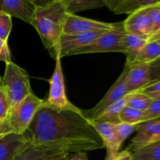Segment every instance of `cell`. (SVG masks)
Segmentation results:
<instances>
[{"instance_id":"37","label":"cell","mask_w":160,"mask_h":160,"mask_svg":"<svg viewBox=\"0 0 160 160\" xmlns=\"http://www.w3.org/2000/svg\"><path fill=\"white\" fill-rule=\"evenodd\" d=\"M0 87H2V78L0 76Z\"/></svg>"},{"instance_id":"25","label":"cell","mask_w":160,"mask_h":160,"mask_svg":"<svg viewBox=\"0 0 160 160\" xmlns=\"http://www.w3.org/2000/svg\"><path fill=\"white\" fill-rule=\"evenodd\" d=\"M12 30V17L3 12H0V38L7 41Z\"/></svg>"},{"instance_id":"23","label":"cell","mask_w":160,"mask_h":160,"mask_svg":"<svg viewBox=\"0 0 160 160\" xmlns=\"http://www.w3.org/2000/svg\"><path fill=\"white\" fill-rule=\"evenodd\" d=\"M143 114L144 112L142 111H139L127 106L120 113L119 120L122 123L138 125L142 123Z\"/></svg>"},{"instance_id":"15","label":"cell","mask_w":160,"mask_h":160,"mask_svg":"<svg viewBox=\"0 0 160 160\" xmlns=\"http://www.w3.org/2000/svg\"><path fill=\"white\" fill-rule=\"evenodd\" d=\"M103 3L114 13L131 15L145 8L159 4V0H103Z\"/></svg>"},{"instance_id":"1","label":"cell","mask_w":160,"mask_h":160,"mask_svg":"<svg viewBox=\"0 0 160 160\" xmlns=\"http://www.w3.org/2000/svg\"><path fill=\"white\" fill-rule=\"evenodd\" d=\"M24 135L31 143L67 154L105 148L101 136L83 110H59L45 101L36 112Z\"/></svg>"},{"instance_id":"35","label":"cell","mask_w":160,"mask_h":160,"mask_svg":"<svg viewBox=\"0 0 160 160\" xmlns=\"http://www.w3.org/2000/svg\"><path fill=\"white\" fill-rule=\"evenodd\" d=\"M148 42H156L160 45V34H153L148 39Z\"/></svg>"},{"instance_id":"14","label":"cell","mask_w":160,"mask_h":160,"mask_svg":"<svg viewBox=\"0 0 160 160\" xmlns=\"http://www.w3.org/2000/svg\"><path fill=\"white\" fill-rule=\"evenodd\" d=\"M146 9L147 8H145L138 12L131 14L123 22L125 32L149 39L152 35L153 31Z\"/></svg>"},{"instance_id":"7","label":"cell","mask_w":160,"mask_h":160,"mask_svg":"<svg viewBox=\"0 0 160 160\" xmlns=\"http://www.w3.org/2000/svg\"><path fill=\"white\" fill-rule=\"evenodd\" d=\"M123 22L116 23H106L92 19L84 18L67 12L64 21L62 34H74L82 33L110 31L123 28Z\"/></svg>"},{"instance_id":"29","label":"cell","mask_w":160,"mask_h":160,"mask_svg":"<svg viewBox=\"0 0 160 160\" xmlns=\"http://www.w3.org/2000/svg\"><path fill=\"white\" fill-rule=\"evenodd\" d=\"M10 108L6 92L2 87H0V123H6Z\"/></svg>"},{"instance_id":"10","label":"cell","mask_w":160,"mask_h":160,"mask_svg":"<svg viewBox=\"0 0 160 160\" xmlns=\"http://www.w3.org/2000/svg\"><path fill=\"white\" fill-rule=\"evenodd\" d=\"M97 132L101 136L106 148L107 154L105 160H113L118 156L119 150L122 144L119 141L117 133V124L118 122L91 121Z\"/></svg>"},{"instance_id":"39","label":"cell","mask_w":160,"mask_h":160,"mask_svg":"<svg viewBox=\"0 0 160 160\" xmlns=\"http://www.w3.org/2000/svg\"><path fill=\"white\" fill-rule=\"evenodd\" d=\"M159 5H160V1H159Z\"/></svg>"},{"instance_id":"12","label":"cell","mask_w":160,"mask_h":160,"mask_svg":"<svg viewBox=\"0 0 160 160\" xmlns=\"http://www.w3.org/2000/svg\"><path fill=\"white\" fill-rule=\"evenodd\" d=\"M107 31H97V32L82 33L74 34H62L59 39L58 45L57 56L62 59L67 56L71 52L80 48L88 45L99 36Z\"/></svg>"},{"instance_id":"36","label":"cell","mask_w":160,"mask_h":160,"mask_svg":"<svg viewBox=\"0 0 160 160\" xmlns=\"http://www.w3.org/2000/svg\"><path fill=\"white\" fill-rule=\"evenodd\" d=\"M67 155H68V154H63V155H62V156H59V157L56 158V159H54V160H66V159H67Z\"/></svg>"},{"instance_id":"33","label":"cell","mask_w":160,"mask_h":160,"mask_svg":"<svg viewBox=\"0 0 160 160\" xmlns=\"http://www.w3.org/2000/svg\"><path fill=\"white\" fill-rule=\"evenodd\" d=\"M66 160H88L86 152H78L68 154Z\"/></svg>"},{"instance_id":"5","label":"cell","mask_w":160,"mask_h":160,"mask_svg":"<svg viewBox=\"0 0 160 160\" xmlns=\"http://www.w3.org/2000/svg\"><path fill=\"white\" fill-rule=\"evenodd\" d=\"M55 59L56 66L52 76L49 81V93L45 102L51 107L59 110H79V108L72 104L67 98L61 65V58L59 56H56Z\"/></svg>"},{"instance_id":"20","label":"cell","mask_w":160,"mask_h":160,"mask_svg":"<svg viewBox=\"0 0 160 160\" xmlns=\"http://www.w3.org/2000/svg\"><path fill=\"white\" fill-rule=\"evenodd\" d=\"M160 57V45L156 42H148L139 52L136 57L134 64H150ZM131 65V66H132Z\"/></svg>"},{"instance_id":"21","label":"cell","mask_w":160,"mask_h":160,"mask_svg":"<svg viewBox=\"0 0 160 160\" xmlns=\"http://www.w3.org/2000/svg\"><path fill=\"white\" fill-rule=\"evenodd\" d=\"M68 13H73L86 9H97L104 6L103 0H63Z\"/></svg>"},{"instance_id":"34","label":"cell","mask_w":160,"mask_h":160,"mask_svg":"<svg viewBox=\"0 0 160 160\" xmlns=\"http://www.w3.org/2000/svg\"><path fill=\"white\" fill-rule=\"evenodd\" d=\"M113 160H132V153L128 150L121 152Z\"/></svg>"},{"instance_id":"3","label":"cell","mask_w":160,"mask_h":160,"mask_svg":"<svg viewBox=\"0 0 160 160\" xmlns=\"http://www.w3.org/2000/svg\"><path fill=\"white\" fill-rule=\"evenodd\" d=\"M2 88L11 108L33 93L28 73L12 62L6 63Z\"/></svg>"},{"instance_id":"30","label":"cell","mask_w":160,"mask_h":160,"mask_svg":"<svg viewBox=\"0 0 160 160\" xmlns=\"http://www.w3.org/2000/svg\"><path fill=\"white\" fill-rule=\"evenodd\" d=\"M148 70H149L150 83L160 80V57L152 63L148 64Z\"/></svg>"},{"instance_id":"28","label":"cell","mask_w":160,"mask_h":160,"mask_svg":"<svg viewBox=\"0 0 160 160\" xmlns=\"http://www.w3.org/2000/svg\"><path fill=\"white\" fill-rule=\"evenodd\" d=\"M160 118V99H152L149 107L144 112L142 122Z\"/></svg>"},{"instance_id":"11","label":"cell","mask_w":160,"mask_h":160,"mask_svg":"<svg viewBox=\"0 0 160 160\" xmlns=\"http://www.w3.org/2000/svg\"><path fill=\"white\" fill-rule=\"evenodd\" d=\"M24 134L7 133L0 135V160H15L31 144Z\"/></svg>"},{"instance_id":"6","label":"cell","mask_w":160,"mask_h":160,"mask_svg":"<svg viewBox=\"0 0 160 160\" xmlns=\"http://www.w3.org/2000/svg\"><path fill=\"white\" fill-rule=\"evenodd\" d=\"M125 31L123 28L107 31L95 39L88 45L80 48L69 53L67 56L78 54L96 52H123L124 53L122 40Z\"/></svg>"},{"instance_id":"17","label":"cell","mask_w":160,"mask_h":160,"mask_svg":"<svg viewBox=\"0 0 160 160\" xmlns=\"http://www.w3.org/2000/svg\"><path fill=\"white\" fill-rule=\"evenodd\" d=\"M63 154L67 153L31 143L17 156L15 160H54Z\"/></svg>"},{"instance_id":"16","label":"cell","mask_w":160,"mask_h":160,"mask_svg":"<svg viewBox=\"0 0 160 160\" xmlns=\"http://www.w3.org/2000/svg\"><path fill=\"white\" fill-rule=\"evenodd\" d=\"M150 83L148 64H134L127 77V88L128 93L138 92Z\"/></svg>"},{"instance_id":"38","label":"cell","mask_w":160,"mask_h":160,"mask_svg":"<svg viewBox=\"0 0 160 160\" xmlns=\"http://www.w3.org/2000/svg\"><path fill=\"white\" fill-rule=\"evenodd\" d=\"M154 34H160V28H159V30H158L157 31H156V33H154Z\"/></svg>"},{"instance_id":"24","label":"cell","mask_w":160,"mask_h":160,"mask_svg":"<svg viewBox=\"0 0 160 160\" xmlns=\"http://www.w3.org/2000/svg\"><path fill=\"white\" fill-rule=\"evenodd\" d=\"M152 102V98H150L148 95L137 92L131 97L127 106L139 111L145 112L149 107Z\"/></svg>"},{"instance_id":"31","label":"cell","mask_w":160,"mask_h":160,"mask_svg":"<svg viewBox=\"0 0 160 160\" xmlns=\"http://www.w3.org/2000/svg\"><path fill=\"white\" fill-rule=\"evenodd\" d=\"M0 61H3L6 63L12 62L7 41H4L1 38H0Z\"/></svg>"},{"instance_id":"9","label":"cell","mask_w":160,"mask_h":160,"mask_svg":"<svg viewBox=\"0 0 160 160\" xmlns=\"http://www.w3.org/2000/svg\"><path fill=\"white\" fill-rule=\"evenodd\" d=\"M136 131L131 145L126 149L131 153L160 141V118L139 123Z\"/></svg>"},{"instance_id":"32","label":"cell","mask_w":160,"mask_h":160,"mask_svg":"<svg viewBox=\"0 0 160 160\" xmlns=\"http://www.w3.org/2000/svg\"><path fill=\"white\" fill-rule=\"evenodd\" d=\"M139 93L145 94V95H151V94L159 93L160 92V80L155 82L150 83L145 88L138 91Z\"/></svg>"},{"instance_id":"27","label":"cell","mask_w":160,"mask_h":160,"mask_svg":"<svg viewBox=\"0 0 160 160\" xmlns=\"http://www.w3.org/2000/svg\"><path fill=\"white\" fill-rule=\"evenodd\" d=\"M138 125L130 124V123H122L118 122L117 124V137L120 143H123L128 138L130 134H132L134 131H136Z\"/></svg>"},{"instance_id":"8","label":"cell","mask_w":160,"mask_h":160,"mask_svg":"<svg viewBox=\"0 0 160 160\" xmlns=\"http://www.w3.org/2000/svg\"><path fill=\"white\" fill-rule=\"evenodd\" d=\"M131 69V66L125 63L124 69L118 79L115 81L113 84L111 86L110 88L101 99V101L95 105L93 108L88 110L84 111L83 113L86 118L90 121H93L96 117H98L106 108L115 102L118 101L120 98L124 97L128 94V88H127V77Z\"/></svg>"},{"instance_id":"4","label":"cell","mask_w":160,"mask_h":160,"mask_svg":"<svg viewBox=\"0 0 160 160\" xmlns=\"http://www.w3.org/2000/svg\"><path fill=\"white\" fill-rule=\"evenodd\" d=\"M44 101L31 93L20 102L12 106L6 120L9 132L24 134Z\"/></svg>"},{"instance_id":"22","label":"cell","mask_w":160,"mask_h":160,"mask_svg":"<svg viewBox=\"0 0 160 160\" xmlns=\"http://www.w3.org/2000/svg\"><path fill=\"white\" fill-rule=\"evenodd\" d=\"M132 160H160V141L133 152Z\"/></svg>"},{"instance_id":"19","label":"cell","mask_w":160,"mask_h":160,"mask_svg":"<svg viewBox=\"0 0 160 160\" xmlns=\"http://www.w3.org/2000/svg\"><path fill=\"white\" fill-rule=\"evenodd\" d=\"M136 92H132V93H128V95H125L122 98H120L118 101L115 102L114 103L111 104L110 106H108L98 117L95 119L93 121L98 122H118L119 116L121 111L123 110V108L126 107L128 102L131 98V97L136 93Z\"/></svg>"},{"instance_id":"13","label":"cell","mask_w":160,"mask_h":160,"mask_svg":"<svg viewBox=\"0 0 160 160\" xmlns=\"http://www.w3.org/2000/svg\"><path fill=\"white\" fill-rule=\"evenodd\" d=\"M36 5L31 0H0V12L31 24Z\"/></svg>"},{"instance_id":"18","label":"cell","mask_w":160,"mask_h":160,"mask_svg":"<svg viewBox=\"0 0 160 160\" xmlns=\"http://www.w3.org/2000/svg\"><path fill=\"white\" fill-rule=\"evenodd\" d=\"M148 42V39L145 37L124 33L122 44L124 48V53L127 56V64L131 66L134 63L139 52Z\"/></svg>"},{"instance_id":"26","label":"cell","mask_w":160,"mask_h":160,"mask_svg":"<svg viewBox=\"0 0 160 160\" xmlns=\"http://www.w3.org/2000/svg\"><path fill=\"white\" fill-rule=\"evenodd\" d=\"M147 14L151 22L153 34L160 28V5L159 3L146 9Z\"/></svg>"},{"instance_id":"2","label":"cell","mask_w":160,"mask_h":160,"mask_svg":"<svg viewBox=\"0 0 160 160\" xmlns=\"http://www.w3.org/2000/svg\"><path fill=\"white\" fill-rule=\"evenodd\" d=\"M34 2L36 8L31 24L39 34L45 48L56 58L67 13L65 3L63 0L45 2L44 4Z\"/></svg>"}]
</instances>
